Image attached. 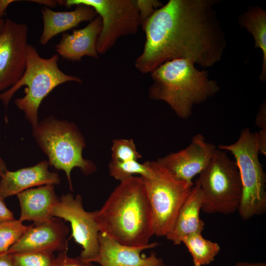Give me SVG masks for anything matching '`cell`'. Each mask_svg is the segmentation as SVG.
<instances>
[{"label":"cell","instance_id":"1","mask_svg":"<svg viewBox=\"0 0 266 266\" xmlns=\"http://www.w3.org/2000/svg\"><path fill=\"white\" fill-rule=\"evenodd\" d=\"M217 0H169L156 10L143 30V50L135 61L142 73L174 59L204 67L221 60L225 33L213 7Z\"/></svg>","mask_w":266,"mask_h":266},{"label":"cell","instance_id":"2","mask_svg":"<svg viewBox=\"0 0 266 266\" xmlns=\"http://www.w3.org/2000/svg\"><path fill=\"white\" fill-rule=\"evenodd\" d=\"M100 233L120 243L135 247L150 244L153 218L141 176L120 182L101 208L95 211Z\"/></svg>","mask_w":266,"mask_h":266},{"label":"cell","instance_id":"3","mask_svg":"<svg viewBox=\"0 0 266 266\" xmlns=\"http://www.w3.org/2000/svg\"><path fill=\"white\" fill-rule=\"evenodd\" d=\"M207 71L197 69L188 60L167 62L151 73L149 97L165 101L178 117L187 119L195 105L205 102L220 90L217 83L209 79Z\"/></svg>","mask_w":266,"mask_h":266},{"label":"cell","instance_id":"4","mask_svg":"<svg viewBox=\"0 0 266 266\" xmlns=\"http://www.w3.org/2000/svg\"><path fill=\"white\" fill-rule=\"evenodd\" d=\"M59 60L57 54L49 58L41 57L36 48L29 44L23 75L14 85L0 94V100L7 107L15 93L22 86H26L25 95L16 99L15 103L23 111L33 129L39 123L38 111L41 102L55 88L67 82L82 83L80 78L62 71L58 66Z\"/></svg>","mask_w":266,"mask_h":266},{"label":"cell","instance_id":"5","mask_svg":"<svg viewBox=\"0 0 266 266\" xmlns=\"http://www.w3.org/2000/svg\"><path fill=\"white\" fill-rule=\"evenodd\" d=\"M33 133L38 145L47 156L49 164L65 171L71 190L73 168H79L86 175L96 171L95 164L83 157L85 141L73 123L49 117L33 129Z\"/></svg>","mask_w":266,"mask_h":266},{"label":"cell","instance_id":"6","mask_svg":"<svg viewBox=\"0 0 266 266\" xmlns=\"http://www.w3.org/2000/svg\"><path fill=\"white\" fill-rule=\"evenodd\" d=\"M218 149L233 155L239 172L242 196L238 209L244 220L266 211V177L259 159L257 133L243 129L237 140Z\"/></svg>","mask_w":266,"mask_h":266},{"label":"cell","instance_id":"7","mask_svg":"<svg viewBox=\"0 0 266 266\" xmlns=\"http://www.w3.org/2000/svg\"><path fill=\"white\" fill-rule=\"evenodd\" d=\"M196 181L202 193L203 212L228 215L238 210L242 196L241 178L235 161L226 151L217 148Z\"/></svg>","mask_w":266,"mask_h":266},{"label":"cell","instance_id":"8","mask_svg":"<svg viewBox=\"0 0 266 266\" xmlns=\"http://www.w3.org/2000/svg\"><path fill=\"white\" fill-rule=\"evenodd\" d=\"M149 162L151 174L141 178L152 211L153 234L166 237L194 183L176 179L157 161Z\"/></svg>","mask_w":266,"mask_h":266},{"label":"cell","instance_id":"9","mask_svg":"<svg viewBox=\"0 0 266 266\" xmlns=\"http://www.w3.org/2000/svg\"><path fill=\"white\" fill-rule=\"evenodd\" d=\"M86 5L92 7L101 20L97 41L98 54L108 51L121 36L135 34L140 27L136 0H66L62 5Z\"/></svg>","mask_w":266,"mask_h":266},{"label":"cell","instance_id":"10","mask_svg":"<svg viewBox=\"0 0 266 266\" xmlns=\"http://www.w3.org/2000/svg\"><path fill=\"white\" fill-rule=\"evenodd\" d=\"M52 216L70 223L72 236L83 248L79 257L85 262L93 263L99 249L100 233L95 218V211L88 212L83 206L80 195L67 193L63 195L54 207Z\"/></svg>","mask_w":266,"mask_h":266},{"label":"cell","instance_id":"11","mask_svg":"<svg viewBox=\"0 0 266 266\" xmlns=\"http://www.w3.org/2000/svg\"><path fill=\"white\" fill-rule=\"evenodd\" d=\"M27 25L6 18L0 31V91L14 85L27 66Z\"/></svg>","mask_w":266,"mask_h":266},{"label":"cell","instance_id":"12","mask_svg":"<svg viewBox=\"0 0 266 266\" xmlns=\"http://www.w3.org/2000/svg\"><path fill=\"white\" fill-rule=\"evenodd\" d=\"M216 149L213 144L198 133L192 137L190 144L184 149L157 161L176 179L191 182L207 166Z\"/></svg>","mask_w":266,"mask_h":266},{"label":"cell","instance_id":"13","mask_svg":"<svg viewBox=\"0 0 266 266\" xmlns=\"http://www.w3.org/2000/svg\"><path fill=\"white\" fill-rule=\"evenodd\" d=\"M69 229L59 218L29 226L21 238L8 249L7 253L38 252L52 253L66 252Z\"/></svg>","mask_w":266,"mask_h":266},{"label":"cell","instance_id":"14","mask_svg":"<svg viewBox=\"0 0 266 266\" xmlns=\"http://www.w3.org/2000/svg\"><path fill=\"white\" fill-rule=\"evenodd\" d=\"M99 252L93 263L100 266H161L163 262L154 253L142 256V251L158 246L157 242L147 246L135 247L124 245L99 233Z\"/></svg>","mask_w":266,"mask_h":266},{"label":"cell","instance_id":"15","mask_svg":"<svg viewBox=\"0 0 266 266\" xmlns=\"http://www.w3.org/2000/svg\"><path fill=\"white\" fill-rule=\"evenodd\" d=\"M101 29V20L97 16L84 28L65 33L55 51L63 58L73 62H80L84 56L98 58L97 41Z\"/></svg>","mask_w":266,"mask_h":266},{"label":"cell","instance_id":"16","mask_svg":"<svg viewBox=\"0 0 266 266\" xmlns=\"http://www.w3.org/2000/svg\"><path fill=\"white\" fill-rule=\"evenodd\" d=\"M48 161L14 171H7L0 181V197L3 200L34 186L58 184L57 173L48 170Z\"/></svg>","mask_w":266,"mask_h":266},{"label":"cell","instance_id":"17","mask_svg":"<svg viewBox=\"0 0 266 266\" xmlns=\"http://www.w3.org/2000/svg\"><path fill=\"white\" fill-rule=\"evenodd\" d=\"M17 196L21 207L19 220L33 221V224L53 218V210L59 201L53 184L27 189Z\"/></svg>","mask_w":266,"mask_h":266},{"label":"cell","instance_id":"18","mask_svg":"<svg viewBox=\"0 0 266 266\" xmlns=\"http://www.w3.org/2000/svg\"><path fill=\"white\" fill-rule=\"evenodd\" d=\"M202 204V193L199 184L195 181L179 210L172 229L166 236V239L174 245H179L185 237L202 233L205 225L200 217Z\"/></svg>","mask_w":266,"mask_h":266},{"label":"cell","instance_id":"19","mask_svg":"<svg viewBox=\"0 0 266 266\" xmlns=\"http://www.w3.org/2000/svg\"><path fill=\"white\" fill-rule=\"evenodd\" d=\"M76 6L73 10L63 12L43 7L41 10L43 23L39 39L41 44L45 45L57 34L77 27L82 22H90L97 16L95 10L90 6L83 4Z\"/></svg>","mask_w":266,"mask_h":266},{"label":"cell","instance_id":"20","mask_svg":"<svg viewBox=\"0 0 266 266\" xmlns=\"http://www.w3.org/2000/svg\"><path fill=\"white\" fill-rule=\"evenodd\" d=\"M240 26L245 28L252 35L255 48L262 50L263 64L260 80H266V11L259 6H252L239 18Z\"/></svg>","mask_w":266,"mask_h":266},{"label":"cell","instance_id":"21","mask_svg":"<svg viewBox=\"0 0 266 266\" xmlns=\"http://www.w3.org/2000/svg\"><path fill=\"white\" fill-rule=\"evenodd\" d=\"M182 243L190 253L194 266L210 264L220 250L217 243L204 238L201 233H193L185 237Z\"/></svg>","mask_w":266,"mask_h":266},{"label":"cell","instance_id":"22","mask_svg":"<svg viewBox=\"0 0 266 266\" xmlns=\"http://www.w3.org/2000/svg\"><path fill=\"white\" fill-rule=\"evenodd\" d=\"M110 175L120 182L135 175L147 177L151 174L149 161L141 164L137 160L124 162L111 161L108 166Z\"/></svg>","mask_w":266,"mask_h":266},{"label":"cell","instance_id":"23","mask_svg":"<svg viewBox=\"0 0 266 266\" xmlns=\"http://www.w3.org/2000/svg\"><path fill=\"white\" fill-rule=\"evenodd\" d=\"M19 220H13L0 224V254L7 253L28 229Z\"/></svg>","mask_w":266,"mask_h":266},{"label":"cell","instance_id":"24","mask_svg":"<svg viewBox=\"0 0 266 266\" xmlns=\"http://www.w3.org/2000/svg\"><path fill=\"white\" fill-rule=\"evenodd\" d=\"M14 266H54L56 257L52 253L38 252L9 254Z\"/></svg>","mask_w":266,"mask_h":266},{"label":"cell","instance_id":"25","mask_svg":"<svg viewBox=\"0 0 266 266\" xmlns=\"http://www.w3.org/2000/svg\"><path fill=\"white\" fill-rule=\"evenodd\" d=\"M112 161L124 162L137 160L142 157L136 150L135 143L132 139L113 140L111 147Z\"/></svg>","mask_w":266,"mask_h":266},{"label":"cell","instance_id":"26","mask_svg":"<svg viewBox=\"0 0 266 266\" xmlns=\"http://www.w3.org/2000/svg\"><path fill=\"white\" fill-rule=\"evenodd\" d=\"M136 3L140 27L143 29L156 10L162 7L163 4L157 0H136Z\"/></svg>","mask_w":266,"mask_h":266},{"label":"cell","instance_id":"27","mask_svg":"<svg viewBox=\"0 0 266 266\" xmlns=\"http://www.w3.org/2000/svg\"><path fill=\"white\" fill-rule=\"evenodd\" d=\"M92 263L84 261L79 256L71 258L66 252H60L56 257L54 266H96Z\"/></svg>","mask_w":266,"mask_h":266},{"label":"cell","instance_id":"28","mask_svg":"<svg viewBox=\"0 0 266 266\" xmlns=\"http://www.w3.org/2000/svg\"><path fill=\"white\" fill-rule=\"evenodd\" d=\"M256 125L260 130H266V103L261 104L256 117Z\"/></svg>","mask_w":266,"mask_h":266},{"label":"cell","instance_id":"29","mask_svg":"<svg viewBox=\"0 0 266 266\" xmlns=\"http://www.w3.org/2000/svg\"><path fill=\"white\" fill-rule=\"evenodd\" d=\"M14 219L12 212L8 209L3 199L0 197V224Z\"/></svg>","mask_w":266,"mask_h":266},{"label":"cell","instance_id":"30","mask_svg":"<svg viewBox=\"0 0 266 266\" xmlns=\"http://www.w3.org/2000/svg\"><path fill=\"white\" fill-rule=\"evenodd\" d=\"M257 143L259 152L265 156L266 155V130H260L257 133Z\"/></svg>","mask_w":266,"mask_h":266},{"label":"cell","instance_id":"31","mask_svg":"<svg viewBox=\"0 0 266 266\" xmlns=\"http://www.w3.org/2000/svg\"><path fill=\"white\" fill-rule=\"evenodd\" d=\"M0 266H14L9 254H0Z\"/></svg>","mask_w":266,"mask_h":266},{"label":"cell","instance_id":"32","mask_svg":"<svg viewBox=\"0 0 266 266\" xmlns=\"http://www.w3.org/2000/svg\"><path fill=\"white\" fill-rule=\"evenodd\" d=\"M29 1L33 2L42 4L46 7H55L58 4V0H28Z\"/></svg>","mask_w":266,"mask_h":266},{"label":"cell","instance_id":"33","mask_svg":"<svg viewBox=\"0 0 266 266\" xmlns=\"http://www.w3.org/2000/svg\"><path fill=\"white\" fill-rule=\"evenodd\" d=\"M17 1L15 0H0V19H3V16L7 7L11 3Z\"/></svg>","mask_w":266,"mask_h":266},{"label":"cell","instance_id":"34","mask_svg":"<svg viewBox=\"0 0 266 266\" xmlns=\"http://www.w3.org/2000/svg\"><path fill=\"white\" fill-rule=\"evenodd\" d=\"M234 266H266V263L262 262L248 263V262H238Z\"/></svg>","mask_w":266,"mask_h":266},{"label":"cell","instance_id":"35","mask_svg":"<svg viewBox=\"0 0 266 266\" xmlns=\"http://www.w3.org/2000/svg\"><path fill=\"white\" fill-rule=\"evenodd\" d=\"M8 171L6 164L2 159L0 157V177H2Z\"/></svg>","mask_w":266,"mask_h":266},{"label":"cell","instance_id":"36","mask_svg":"<svg viewBox=\"0 0 266 266\" xmlns=\"http://www.w3.org/2000/svg\"><path fill=\"white\" fill-rule=\"evenodd\" d=\"M4 20H5L4 19H0V31L2 27H3V25L4 23Z\"/></svg>","mask_w":266,"mask_h":266},{"label":"cell","instance_id":"37","mask_svg":"<svg viewBox=\"0 0 266 266\" xmlns=\"http://www.w3.org/2000/svg\"><path fill=\"white\" fill-rule=\"evenodd\" d=\"M161 266H169V265H167L166 264H165L164 263V262H163V263L162 264V265H161Z\"/></svg>","mask_w":266,"mask_h":266}]
</instances>
